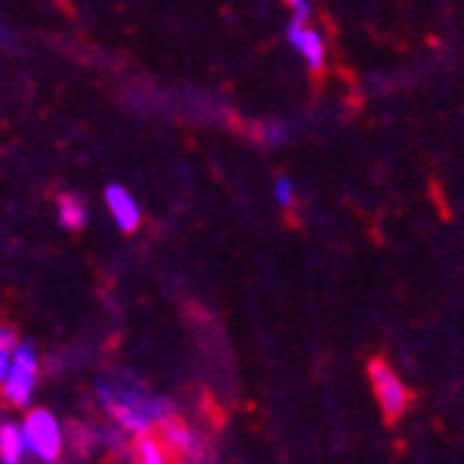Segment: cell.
<instances>
[{"instance_id": "6da1fadb", "label": "cell", "mask_w": 464, "mask_h": 464, "mask_svg": "<svg viewBox=\"0 0 464 464\" xmlns=\"http://www.w3.org/2000/svg\"><path fill=\"white\" fill-rule=\"evenodd\" d=\"M100 402L105 405V411L120 422L128 433H148L156 428V422L165 416L168 411L161 400H145L139 397L136 391H122V388H108L100 385Z\"/></svg>"}, {"instance_id": "7a4b0ae2", "label": "cell", "mask_w": 464, "mask_h": 464, "mask_svg": "<svg viewBox=\"0 0 464 464\" xmlns=\"http://www.w3.org/2000/svg\"><path fill=\"white\" fill-rule=\"evenodd\" d=\"M37 371H40V360H37V348L32 343H17L12 348V360H9V371L6 380L0 382V391H4V400L12 408H26L34 397V385H37Z\"/></svg>"}, {"instance_id": "3957f363", "label": "cell", "mask_w": 464, "mask_h": 464, "mask_svg": "<svg viewBox=\"0 0 464 464\" xmlns=\"http://www.w3.org/2000/svg\"><path fill=\"white\" fill-rule=\"evenodd\" d=\"M26 453L37 456L40 461H57L63 453V428L45 408H32L26 422L20 425Z\"/></svg>"}, {"instance_id": "277c9868", "label": "cell", "mask_w": 464, "mask_h": 464, "mask_svg": "<svg viewBox=\"0 0 464 464\" xmlns=\"http://www.w3.org/2000/svg\"><path fill=\"white\" fill-rule=\"evenodd\" d=\"M368 380L371 388H374V397L382 408L385 422L400 420L408 408V388L402 385V380L393 374V368L382 360H371L368 365Z\"/></svg>"}, {"instance_id": "5b68a950", "label": "cell", "mask_w": 464, "mask_h": 464, "mask_svg": "<svg viewBox=\"0 0 464 464\" xmlns=\"http://www.w3.org/2000/svg\"><path fill=\"white\" fill-rule=\"evenodd\" d=\"M286 40L292 43V49H297V54L306 60L309 72H323L326 68V43H323V34L309 29V23L292 20L286 29Z\"/></svg>"}, {"instance_id": "8992f818", "label": "cell", "mask_w": 464, "mask_h": 464, "mask_svg": "<svg viewBox=\"0 0 464 464\" xmlns=\"http://www.w3.org/2000/svg\"><path fill=\"white\" fill-rule=\"evenodd\" d=\"M105 207L111 218L116 221L122 232H133L142 224V210H139V201L122 188V184H108L105 188Z\"/></svg>"}, {"instance_id": "52a82bcc", "label": "cell", "mask_w": 464, "mask_h": 464, "mask_svg": "<svg viewBox=\"0 0 464 464\" xmlns=\"http://www.w3.org/2000/svg\"><path fill=\"white\" fill-rule=\"evenodd\" d=\"M156 430L161 433L159 439L165 442L173 453H179V456H190V453H196L198 450V445H196V433L184 425V420L181 416H176L173 411H168L161 420L156 422Z\"/></svg>"}, {"instance_id": "ba28073f", "label": "cell", "mask_w": 464, "mask_h": 464, "mask_svg": "<svg viewBox=\"0 0 464 464\" xmlns=\"http://www.w3.org/2000/svg\"><path fill=\"white\" fill-rule=\"evenodd\" d=\"M57 213H60V224H63L65 229L80 232V229H85V224H88V207H85V201H82L80 196H74V193H63V196L57 198Z\"/></svg>"}, {"instance_id": "9c48e42d", "label": "cell", "mask_w": 464, "mask_h": 464, "mask_svg": "<svg viewBox=\"0 0 464 464\" xmlns=\"http://www.w3.org/2000/svg\"><path fill=\"white\" fill-rule=\"evenodd\" d=\"M23 456H26V445H23V430L20 425H0V459L6 464H17Z\"/></svg>"}, {"instance_id": "30bf717a", "label": "cell", "mask_w": 464, "mask_h": 464, "mask_svg": "<svg viewBox=\"0 0 464 464\" xmlns=\"http://www.w3.org/2000/svg\"><path fill=\"white\" fill-rule=\"evenodd\" d=\"M133 453L139 461L145 464H159L168 459V445L161 442L159 436H153V430L148 433H136V442H133Z\"/></svg>"}, {"instance_id": "8fae6325", "label": "cell", "mask_w": 464, "mask_h": 464, "mask_svg": "<svg viewBox=\"0 0 464 464\" xmlns=\"http://www.w3.org/2000/svg\"><path fill=\"white\" fill-rule=\"evenodd\" d=\"M275 201L281 204V207H292L295 204V184L286 176H281V179L275 181Z\"/></svg>"}, {"instance_id": "7c38bea8", "label": "cell", "mask_w": 464, "mask_h": 464, "mask_svg": "<svg viewBox=\"0 0 464 464\" xmlns=\"http://www.w3.org/2000/svg\"><path fill=\"white\" fill-rule=\"evenodd\" d=\"M289 9H292V20H300V23L312 20V4H309V0H289Z\"/></svg>"}, {"instance_id": "4fadbf2b", "label": "cell", "mask_w": 464, "mask_h": 464, "mask_svg": "<svg viewBox=\"0 0 464 464\" xmlns=\"http://www.w3.org/2000/svg\"><path fill=\"white\" fill-rule=\"evenodd\" d=\"M20 340H17V334L9 329V326H0V345H4V348H14Z\"/></svg>"}, {"instance_id": "5bb4252c", "label": "cell", "mask_w": 464, "mask_h": 464, "mask_svg": "<svg viewBox=\"0 0 464 464\" xmlns=\"http://www.w3.org/2000/svg\"><path fill=\"white\" fill-rule=\"evenodd\" d=\"M9 360H12V348L0 345V382L6 380V371H9Z\"/></svg>"}]
</instances>
